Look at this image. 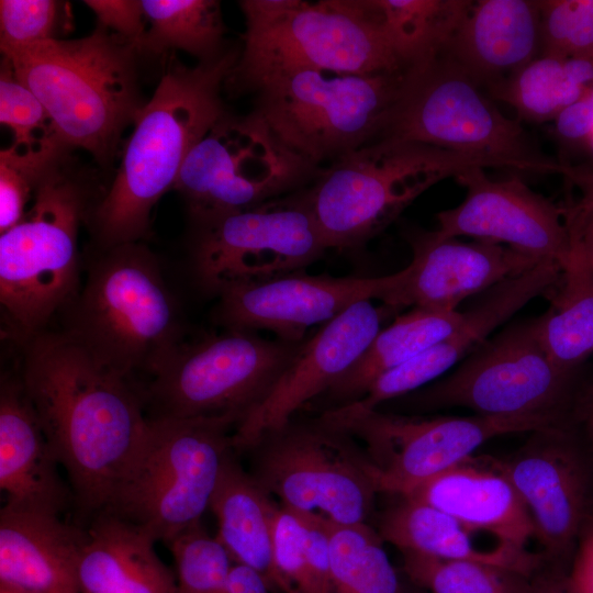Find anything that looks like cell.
<instances>
[{
	"label": "cell",
	"mask_w": 593,
	"mask_h": 593,
	"mask_svg": "<svg viewBox=\"0 0 593 593\" xmlns=\"http://www.w3.org/2000/svg\"><path fill=\"white\" fill-rule=\"evenodd\" d=\"M303 342L226 328L184 339L144 389L148 417L223 418L237 427L268 396Z\"/></svg>",
	"instance_id": "cell-11"
},
{
	"label": "cell",
	"mask_w": 593,
	"mask_h": 593,
	"mask_svg": "<svg viewBox=\"0 0 593 593\" xmlns=\"http://www.w3.org/2000/svg\"><path fill=\"white\" fill-rule=\"evenodd\" d=\"M501 466L532 516L544 556L559 562L572 558L593 511V474L566 425L535 432Z\"/></svg>",
	"instance_id": "cell-18"
},
{
	"label": "cell",
	"mask_w": 593,
	"mask_h": 593,
	"mask_svg": "<svg viewBox=\"0 0 593 593\" xmlns=\"http://www.w3.org/2000/svg\"><path fill=\"white\" fill-rule=\"evenodd\" d=\"M380 137L475 155L500 167L530 172L563 175L567 167L545 156L522 124L504 115L482 88L443 54L407 69Z\"/></svg>",
	"instance_id": "cell-10"
},
{
	"label": "cell",
	"mask_w": 593,
	"mask_h": 593,
	"mask_svg": "<svg viewBox=\"0 0 593 593\" xmlns=\"http://www.w3.org/2000/svg\"><path fill=\"white\" fill-rule=\"evenodd\" d=\"M63 148L22 150L9 146L0 152V233L23 220L30 199Z\"/></svg>",
	"instance_id": "cell-38"
},
{
	"label": "cell",
	"mask_w": 593,
	"mask_h": 593,
	"mask_svg": "<svg viewBox=\"0 0 593 593\" xmlns=\"http://www.w3.org/2000/svg\"><path fill=\"white\" fill-rule=\"evenodd\" d=\"M409 242L413 258L382 302L396 311L407 306L456 311L465 299L541 262L504 245L465 243L437 230L413 233Z\"/></svg>",
	"instance_id": "cell-21"
},
{
	"label": "cell",
	"mask_w": 593,
	"mask_h": 593,
	"mask_svg": "<svg viewBox=\"0 0 593 593\" xmlns=\"http://www.w3.org/2000/svg\"><path fill=\"white\" fill-rule=\"evenodd\" d=\"M560 273L558 262L541 261L490 288L463 312L461 323L446 338L378 377L366 391L361 404L366 409H377L433 381L480 347L493 331L528 302L545 294Z\"/></svg>",
	"instance_id": "cell-22"
},
{
	"label": "cell",
	"mask_w": 593,
	"mask_h": 593,
	"mask_svg": "<svg viewBox=\"0 0 593 593\" xmlns=\"http://www.w3.org/2000/svg\"><path fill=\"white\" fill-rule=\"evenodd\" d=\"M590 421H591V428H592V432H593V399H592V404H591Z\"/></svg>",
	"instance_id": "cell-52"
},
{
	"label": "cell",
	"mask_w": 593,
	"mask_h": 593,
	"mask_svg": "<svg viewBox=\"0 0 593 593\" xmlns=\"http://www.w3.org/2000/svg\"><path fill=\"white\" fill-rule=\"evenodd\" d=\"M403 570L429 593H533L529 577L470 560L401 551Z\"/></svg>",
	"instance_id": "cell-36"
},
{
	"label": "cell",
	"mask_w": 593,
	"mask_h": 593,
	"mask_svg": "<svg viewBox=\"0 0 593 593\" xmlns=\"http://www.w3.org/2000/svg\"><path fill=\"white\" fill-rule=\"evenodd\" d=\"M564 584L569 593H593V511L580 534Z\"/></svg>",
	"instance_id": "cell-45"
},
{
	"label": "cell",
	"mask_w": 593,
	"mask_h": 593,
	"mask_svg": "<svg viewBox=\"0 0 593 593\" xmlns=\"http://www.w3.org/2000/svg\"><path fill=\"white\" fill-rule=\"evenodd\" d=\"M63 310V329L94 359L133 380L149 377L184 338L180 303L141 242L97 249Z\"/></svg>",
	"instance_id": "cell-4"
},
{
	"label": "cell",
	"mask_w": 593,
	"mask_h": 593,
	"mask_svg": "<svg viewBox=\"0 0 593 593\" xmlns=\"http://www.w3.org/2000/svg\"><path fill=\"white\" fill-rule=\"evenodd\" d=\"M571 237L581 248L586 261L593 268V227L580 225L566 217Z\"/></svg>",
	"instance_id": "cell-48"
},
{
	"label": "cell",
	"mask_w": 593,
	"mask_h": 593,
	"mask_svg": "<svg viewBox=\"0 0 593 593\" xmlns=\"http://www.w3.org/2000/svg\"><path fill=\"white\" fill-rule=\"evenodd\" d=\"M235 428L223 418L148 417L142 445L103 512L169 544L210 508L235 450Z\"/></svg>",
	"instance_id": "cell-8"
},
{
	"label": "cell",
	"mask_w": 593,
	"mask_h": 593,
	"mask_svg": "<svg viewBox=\"0 0 593 593\" xmlns=\"http://www.w3.org/2000/svg\"><path fill=\"white\" fill-rule=\"evenodd\" d=\"M541 53L593 59V0H540Z\"/></svg>",
	"instance_id": "cell-40"
},
{
	"label": "cell",
	"mask_w": 593,
	"mask_h": 593,
	"mask_svg": "<svg viewBox=\"0 0 593 593\" xmlns=\"http://www.w3.org/2000/svg\"><path fill=\"white\" fill-rule=\"evenodd\" d=\"M58 8L52 0H1V53L54 38Z\"/></svg>",
	"instance_id": "cell-41"
},
{
	"label": "cell",
	"mask_w": 593,
	"mask_h": 593,
	"mask_svg": "<svg viewBox=\"0 0 593 593\" xmlns=\"http://www.w3.org/2000/svg\"><path fill=\"white\" fill-rule=\"evenodd\" d=\"M593 86V59L540 54L489 89L532 122L555 121Z\"/></svg>",
	"instance_id": "cell-32"
},
{
	"label": "cell",
	"mask_w": 593,
	"mask_h": 593,
	"mask_svg": "<svg viewBox=\"0 0 593 593\" xmlns=\"http://www.w3.org/2000/svg\"><path fill=\"white\" fill-rule=\"evenodd\" d=\"M147 32L142 49L183 51L200 61L221 56L224 24L214 0H143Z\"/></svg>",
	"instance_id": "cell-34"
},
{
	"label": "cell",
	"mask_w": 593,
	"mask_h": 593,
	"mask_svg": "<svg viewBox=\"0 0 593 593\" xmlns=\"http://www.w3.org/2000/svg\"><path fill=\"white\" fill-rule=\"evenodd\" d=\"M586 143H589V145L593 148V131H592L590 137L588 138Z\"/></svg>",
	"instance_id": "cell-53"
},
{
	"label": "cell",
	"mask_w": 593,
	"mask_h": 593,
	"mask_svg": "<svg viewBox=\"0 0 593 593\" xmlns=\"http://www.w3.org/2000/svg\"><path fill=\"white\" fill-rule=\"evenodd\" d=\"M156 541L123 517L94 515L78 559L80 593H178L175 572L160 560Z\"/></svg>",
	"instance_id": "cell-27"
},
{
	"label": "cell",
	"mask_w": 593,
	"mask_h": 593,
	"mask_svg": "<svg viewBox=\"0 0 593 593\" xmlns=\"http://www.w3.org/2000/svg\"><path fill=\"white\" fill-rule=\"evenodd\" d=\"M247 451L250 475L281 505L336 524H367L378 490L354 436L320 415L291 418Z\"/></svg>",
	"instance_id": "cell-12"
},
{
	"label": "cell",
	"mask_w": 593,
	"mask_h": 593,
	"mask_svg": "<svg viewBox=\"0 0 593 593\" xmlns=\"http://www.w3.org/2000/svg\"><path fill=\"white\" fill-rule=\"evenodd\" d=\"M138 51L97 26L86 37L51 38L2 55L43 104L61 147L85 149L108 164L145 105L137 83Z\"/></svg>",
	"instance_id": "cell-3"
},
{
	"label": "cell",
	"mask_w": 593,
	"mask_h": 593,
	"mask_svg": "<svg viewBox=\"0 0 593 593\" xmlns=\"http://www.w3.org/2000/svg\"><path fill=\"white\" fill-rule=\"evenodd\" d=\"M244 47L226 83L255 92L296 70L379 74L405 70L369 0H244Z\"/></svg>",
	"instance_id": "cell-5"
},
{
	"label": "cell",
	"mask_w": 593,
	"mask_h": 593,
	"mask_svg": "<svg viewBox=\"0 0 593 593\" xmlns=\"http://www.w3.org/2000/svg\"><path fill=\"white\" fill-rule=\"evenodd\" d=\"M87 184L59 164L37 184L31 209L0 235V303L20 345L47 329L78 292L80 225L92 208Z\"/></svg>",
	"instance_id": "cell-6"
},
{
	"label": "cell",
	"mask_w": 593,
	"mask_h": 593,
	"mask_svg": "<svg viewBox=\"0 0 593 593\" xmlns=\"http://www.w3.org/2000/svg\"><path fill=\"white\" fill-rule=\"evenodd\" d=\"M402 497L443 511L470 533L486 532L501 546L526 550L535 538L532 516L499 459L471 456Z\"/></svg>",
	"instance_id": "cell-23"
},
{
	"label": "cell",
	"mask_w": 593,
	"mask_h": 593,
	"mask_svg": "<svg viewBox=\"0 0 593 593\" xmlns=\"http://www.w3.org/2000/svg\"><path fill=\"white\" fill-rule=\"evenodd\" d=\"M557 135L567 142H586L593 131V86L555 120Z\"/></svg>",
	"instance_id": "cell-46"
},
{
	"label": "cell",
	"mask_w": 593,
	"mask_h": 593,
	"mask_svg": "<svg viewBox=\"0 0 593 593\" xmlns=\"http://www.w3.org/2000/svg\"><path fill=\"white\" fill-rule=\"evenodd\" d=\"M226 593H277L267 579L255 569L235 562L231 569Z\"/></svg>",
	"instance_id": "cell-47"
},
{
	"label": "cell",
	"mask_w": 593,
	"mask_h": 593,
	"mask_svg": "<svg viewBox=\"0 0 593 593\" xmlns=\"http://www.w3.org/2000/svg\"><path fill=\"white\" fill-rule=\"evenodd\" d=\"M278 507L233 455L226 461L210 510L217 519V539L234 562L261 573L276 592L280 582L273 564V522Z\"/></svg>",
	"instance_id": "cell-29"
},
{
	"label": "cell",
	"mask_w": 593,
	"mask_h": 593,
	"mask_svg": "<svg viewBox=\"0 0 593 593\" xmlns=\"http://www.w3.org/2000/svg\"><path fill=\"white\" fill-rule=\"evenodd\" d=\"M97 16L98 26L135 44L139 51L147 32V19L142 1L86 0Z\"/></svg>",
	"instance_id": "cell-44"
},
{
	"label": "cell",
	"mask_w": 593,
	"mask_h": 593,
	"mask_svg": "<svg viewBox=\"0 0 593 593\" xmlns=\"http://www.w3.org/2000/svg\"><path fill=\"white\" fill-rule=\"evenodd\" d=\"M500 167L475 155L380 137L322 169L304 198L327 248H357L435 183L471 167Z\"/></svg>",
	"instance_id": "cell-7"
},
{
	"label": "cell",
	"mask_w": 593,
	"mask_h": 593,
	"mask_svg": "<svg viewBox=\"0 0 593 593\" xmlns=\"http://www.w3.org/2000/svg\"><path fill=\"white\" fill-rule=\"evenodd\" d=\"M178 593H226L233 564L227 549L198 524L169 544Z\"/></svg>",
	"instance_id": "cell-37"
},
{
	"label": "cell",
	"mask_w": 593,
	"mask_h": 593,
	"mask_svg": "<svg viewBox=\"0 0 593 593\" xmlns=\"http://www.w3.org/2000/svg\"><path fill=\"white\" fill-rule=\"evenodd\" d=\"M334 593H403L378 532L328 521Z\"/></svg>",
	"instance_id": "cell-35"
},
{
	"label": "cell",
	"mask_w": 593,
	"mask_h": 593,
	"mask_svg": "<svg viewBox=\"0 0 593 593\" xmlns=\"http://www.w3.org/2000/svg\"><path fill=\"white\" fill-rule=\"evenodd\" d=\"M320 415L365 444L378 492L400 497L473 456L494 437L566 425L563 414L545 413L419 417L378 410L346 413L329 409Z\"/></svg>",
	"instance_id": "cell-13"
},
{
	"label": "cell",
	"mask_w": 593,
	"mask_h": 593,
	"mask_svg": "<svg viewBox=\"0 0 593 593\" xmlns=\"http://www.w3.org/2000/svg\"><path fill=\"white\" fill-rule=\"evenodd\" d=\"M373 300L353 304L305 338L271 392L234 430L235 450H247L322 395L365 353L383 322L399 312Z\"/></svg>",
	"instance_id": "cell-20"
},
{
	"label": "cell",
	"mask_w": 593,
	"mask_h": 593,
	"mask_svg": "<svg viewBox=\"0 0 593 593\" xmlns=\"http://www.w3.org/2000/svg\"><path fill=\"white\" fill-rule=\"evenodd\" d=\"M296 513L304 532L310 593H334L328 519L315 514Z\"/></svg>",
	"instance_id": "cell-43"
},
{
	"label": "cell",
	"mask_w": 593,
	"mask_h": 593,
	"mask_svg": "<svg viewBox=\"0 0 593 593\" xmlns=\"http://www.w3.org/2000/svg\"><path fill=\"white\" fill-rule=\"evenodd\" d=\"M459 311L413 307L399 315L372 339L360 358L317 400L326 411L360 399L382 373L409 361L451 334L461 323ZM322 411V412H323Z\"/></svg>",
	"instance_id": "cell-30"
},
{
	"label": "cell",
	"mask_w": 593,
	"mask_h": 593,
	"mask_svg": "<svg viewBox=\"0 0 593 593\" xmlns=\"http://www.w3.org/2000/svg\"><path fill=\"white\" fill-rule=\"evenodd\" d=\"M273 564L281 593H310L302 523L298 513L279 506L273 522Z\"/></svg>",
	"instance_id": "cell-42"
},
{
	"label": "cell",
	"mask_w": 593,
	"mask_h": 593,
	"mask_svg": "<svg viewBox=\"0 0 593 593\" xmlns=\"http://www.w3.org/2000/svg\"><path fill=\"white\" fill-rule=\"evenodd\" d=\"M402 278L403 269L383 277L311 276L302 270L231 284L216 294L213 316L226 329H266L280 340L300 343L310 327L328 323L357 302L382 303Z\"/></svg>",
	"instance_id": "cell-17"
},
{
	"label": "cell",
	"mask_w": 593,
	"mask_h": 593,
	"mask_svg": "<svg viewBox=\"0 0 593 593\" xmlns=\"http://www.w3.org/2000/svg\"><path fill=\"white\" fill-rule=\"evenodd\" d=\"M571 239V256L557 282L545 293L549 306L535 317L546 354L567 372H574L593 353V268Z\"/></svg>",
	"instance_id": "cell-31"
},
{
	"label": "cell",
	"mask_w": 593,
	"mask_h": 593,
	"mask_svg": "<svg viewBox=\"0 0 593 593\" xmlns=\"http://www.w3.org/2000/svg\"><path fill=\"white\" fill-rule=\"evenodd\" d=\"M321 170L287 147L255 111L226 113L190 152L174 189L198 222L302 190Z\"/></svg>",
	"instance_id": "cell-14"
},
{
	"label": "cell",
	"mask_w": 593,
	"mask_h": 593,
	"mask_svg": "<svg viewBox=\"0 0 593 593\" xmlns=\"http://www.w3.org/2000/svg\"><path fill=\"white\" fill-rule=\"evenodd\" d=\"M471 0H369L404 68L426 64L444 53L470 11Z\"/></svg>",
	"instance_id": "cell-33"
},
{
	"label": "cell",
	"mask_w": 593,
	"mask_h": 593,
	"mask_svg": "<svg viewBox=\"0 0 593 593\" xmlns=\"http://www.w3.org/2000/svg\"><path fill=\"white\" fill-rule=\"evenodd\" d=\"M533 593H569L564 577H545L533 583Z\"/></svg>",
	"instance_id": "cell-51"
},
{
	"label": "cell",
	"mask_w": 593,
	"mask_h": 593,
	"mask_svg": "<svg viewBox=\"0 0 593 593\" xmlns=\"http://www.w3.org/2000/svg\"><path fill=\"white\" fill-rule=\"evenodd\" d=\"M540 53L539 1L479 0L443 55L489 90Z\"/></svg>",
	"instance_id": "cell-25"
},
{
	"label": "cell",
	"mask_w": 593,
	"mask_h": 593,
	"mask_svg": "<svg viewBox=\"0 0 593 593\" xmlns=\"http://www.w3.org/2000/svg\"><path fill=\"white\" fill-rule=\"evenodd\" d=\"M23 348L20 380L82 513L110 504L138 451L148 415L144 389L94 359L61 331Z\"/></svg>",
	"instance_id": "cell-1"
},
{
	"label": "cell",
	"mask_w": 593,
	"mask_h": 593,
	"mask_svg": "<svg viewBox=\"0 0 593 593\" xmlns=\"http://www.w3.org/2000/svg\"><path fill=\"white\" fill-rule=\"evenodd\" d=\"M240 52L226 49L197 66L171 65L137 114L120 167L91 208L97 249L141 242L150 213L170 188L193 147L226 114L221 90Z\"/></svg>",
	"instance_id": "cell-2"
},
{
	"label": "cell",
	"mask_w": 593,
	"mask_h": 593,
	"mask_svg": "<svg viewBox=\"0 0 593 593\" xmlns=\"http://www.w3.org/2000/svg\"><path fill=\"white\" fill-rule=\"evenodd\" d=\"M0 593H13V592H10V591H8V590H4V589H1V588H0Z\"/></svg>",
	"instance_id": "cell-54"
},
{
	"label": "cell",
	"mask_w": 593,
	"mask_h": 593,
	"mask_svg": "<svg viewBox=\"0 0 593 593\" xmlns=\"http://www.w3.org/2000/svg\"><path fill=\"white\" fill-rule=\"evenodd\" d=\"M466 189L463 201L436 216L444 236H471L507 246L538 261L561 268L572 251L566 211L532 190L517 177L489 178L483 167L455 177Z\"/></svg>",
	"instance_id": "cell-19"
},
{
	"label": "cell",
	"mask_w": 593,
	"mask_h": 593,
	"mask_svg": "<svg viewBox=\"0 0 593 593\" xmlns=\"http://www.w3.org/2000/svg\"><path fill=\"white\" fill-rule=\"evenodd\" d=\"M35 410L20 377H2L0 387V488L8 504L60 514L66 488Z\"/></svg>",
	"instance_id": "cell-26"
},
{
	"label": "cell",
	"mask_w": 593,
	"mask_h": 593,
	"mask_svg": "<svg viewBox=\"0 0 593 593\" xmlns=\"http://www.w3.org/2000/svg\"><path fill=\"white\" fill-rule=\"evenodd\" d=\"M85 528L59 514L5 503L0 511V588L13 593H80Z\"/></svg>",
	"instance_id": "cell-24"
},
{
	"label": "cell",
	"mask_w": 593,
	"mask_h": 593,
	"mask_svg": "<svg viewBox=\"0 0 593 593\" xmlns=\"http://www.w3.org/2000/svg\"><path fill=\"white\" fill-rule=\"evenodd\" d=\"M379 536L400 551H411L441 559L470 560L508 569L529 577L544 556L497 545L480 550L470 532L450 515L411 499L401 501L381 514Z\"/></svg>",
	"instance_id": "cell-28"
},
{
	"label": "cell",
	"mask_w": 593,
	"mask_h": 593,
	"mask_svg": "<svg viewBox=\"0 0 593 593\" xmlns=\"http://www.w3.org/2000/svg\"><path fill=\"white\" fill-rule=\"evenodd\" d=\"M0 121L12 131L11 146L18 149L63 148L43 104L18 80L9 63L3 58L0 76Z\"/></svg>",
	"instance_id": "cell-39"
},
{
	"label": "cell",
	"mask_w": 593,
	"mask_h": 593,
	"mask_svg": "<svg viewBox=\"0 0 593 593\" xmlns=\"http://www.w3.org/2000/svg\"><path fill=\"white\" fill-rule=\"evenodd\" d=\"M406 71L281 74L258 87L253 111L287 147L320 166L381 136Z\"/></svg>",
	"instance_id": "cell-9"
},
{
	"label": "cell",
	"mask_w": 593,
	"mask_h": 593,
	"mask_svg": "<svg viewBox=\"0 0 593 593\" xmlns=\"http://www.w3.org/2000/svg\"><path fill=\"white\" fill-rule=\"evenodd\" d=\"M566 217L577 224L593 227V192L584 193L575 206L566 211Z\"/></svg>",
	"instance_id": "cell-49"
},
{
	"label": "cell",
	"mask_w": 593,
	"mask_h": 593,
	"mask_svg": "<svg viewBox=\"0 0 593 593\" xmlns=\"http://www.w3.org/2000/svg\"><path fill=\"white\" fill-rule=\"evenodd\" d=\"M563 175L580 186L584 193L593 192V167L573 168L567 165Z\"/></svg>",
	"instance_id": "cell-50"
},
{
	"label": "cell",
	"mask_w": 593,
	"mask_h": 593,
	"mask_svg": "<svg viewBox=\"0 0 593 593\" xmlns=\"http://www.w3.org/2000/svg\"><path fill=\"white\" fill-rule=\"evenodd\" d=\"M573 373L549 359L533 317L488 338L446 378L395 400L412 412L466 407L488 416L564 415Z\"/></svg>",
	"instance_id": "cell-15"
},
{
	"label": "cell",
	"mask_w": 593,
	"mask_h": 593,
	"mask_svg": "<svg viewBox=\"0 0 593 593\" xmlns=\"http://www.w3.org/2000/svg\"><path fill=\"white\" fill-rule=\"evenodd\" d=\"M191 223L192 273L203 291L215 295L231 284L302 271L328 249L303 189Z\"/></svg>",
	"instance_id": "cell-16"
}]
</instances>
